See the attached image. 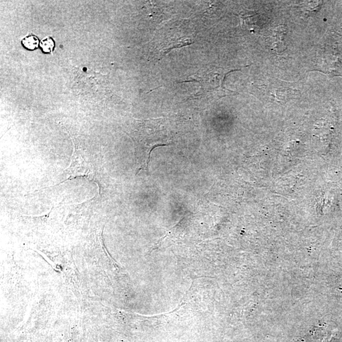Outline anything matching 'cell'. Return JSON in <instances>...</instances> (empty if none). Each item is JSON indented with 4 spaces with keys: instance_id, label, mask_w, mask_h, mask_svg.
I'll return each instance as SVG.
<instances>
[{
    "instance_id": "cell-1",
    "label": "cell",
    "mask_w": 342,
    "mask_h": 342,
    "mask_svg": "<svg viewBox=\"0 0 342 342\" xmlns=\"http://www.w3.org/2000/svg\"><path fill=\"white\" fill-rule=\"evenodd\" d=\"M149 123V134L136 148L140 170L147 171H149L150 159L153 150L157 147L169 146L172 142V137L169 134L168 128L162 120H151Z\"/></svg>"
},
{
    "instance_id": "cell-2",
    "label": "cell",
    "mask_w": 342,
    "mask_h": 342,
    "mask_svg": "<svg viewBox=\"0 0 342 342\" xmlns=\"http://www.w3.org/2000/svg\"><path fill=\"white\" fill-rule=\"evenodd\" d=\"M228 72L224 70L211 68V70L200 71L191 78L192 82L199 85V89L192 97L193 100H216L226 97L228 93H232L224 87V81Z\"/></svg>"
},
{
    "instance_id": "cell-3",
    "label": "cell",
    "mask_w": 342,
    "mask_h": 342,
    "mask_svg": "<svg viewBox=\"0 0 342 342\" xmlns=\"http://www.w3.org/2000/svg\"><path fill=\"white\" fill-rule=\"evenodd\" d=\"M21 43L25 49L28 50H34L40 46L39 38L34 34L25 36L21 41Z\"/></svg>"
},
{
    "instance_id": "cell-4",
    "label": "cell",
    "mask_w": 342,
    "mask_h": 342,
    "mask_svg": "<svg viewBox=\"0 0 342 342\" xmlns=\"http://www.w3.org/2000/svg\"><path fill=\"white\" fill-rule=\"evenodd\" d=\"M55 47V41L50 36L44 38L40 42V48L42 49L43 52L45 53H51L54 50Z\"/></svg>"
}]
</instances>
